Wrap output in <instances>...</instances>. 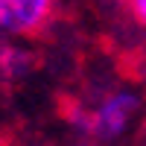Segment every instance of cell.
<instances>
[{
    "mask_svg": "<svg viewBox=\"0 0 146 146\" xmlns=\"http://www.w3.org/2000/svg\"><path fill=\"white\" fill-rule=\"evenodd\" d=\"M140 108V96L129 91H108L96 102L79 96H58V111L70 126H76L94 140H114L129 129L131 117Z\"/></svg>",
    "mask_w": 146,
    "mask_h": 146,
    "instance_id": "6da1fadb",
    "label": "cell"
},
{
    "mask_svg": "<svg viewBox=\"0 0 146 146\" xmlns=\"http://www.w3.org/2000/svg\"><path fill=\"white\" fill-rule=\"evenodd\" d=\"M62 0H0V29L21 38L50 32Z\"/></svg>",
    "mask_w": 146,
    "mask_h": 146,
    "instance_id": "7a4b0ae2",
    "label": "cell"
},
{
    "mask_svg": "<svg viewBox=\"0 0 146 146\" xmlns=\"http://www.w3.org/2000/svg\"><path fill=\"white\" fill-rule=\"evenodd\" d=\"M38 67V56L15 44H0V85H15Z\"/></svg>",
    "mask_w": 146,
    "mask_h": 146,
    "instance_id": "3957f363",
    "label": "cell"
},
{
    "mask_svg": "<svg viewBox=\"0 0 146 146\" xmlns=\"http://www.w3.org/2000/svg\"><path fill=\"white\" fill-rule=\"evenodd\" d=\"M120 9L126 12V18L137 29L146 32V0H120Z\"/></svg>",
    "mask_w": 146,
    "mask_h": 146,
    "instance_id": "277c9868",
    "label": "cell"
},
{
    "mask_svg": "<svg viewBox=\"0 0 146 146\" xmlns=\"http://www.w3.org/2000/svg\"><path fill=\"white\" fill-rule=\"evenodd\" d=\"M0 146H15V131L12 129H0Z\"/></svg>",
    "mask_w": 146,
    "mask_h": 146,
    "instance_id": "5b68a950",
    "label": "cell"
}]
</instances>
